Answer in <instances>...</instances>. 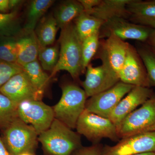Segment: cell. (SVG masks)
Returning <instances> with one entry per match:
<instances>
[{"label":"cell","mask_w":155,"mask_h":155,"mask_svg":"<svg viewBox=\"0 0 155 155\" xmlns=\"http://www.w3.org/2000/svg\"><path fill=\"white\" fill-rule=\"evenodd\" d=\"M61 89V99L53 107L55 119L75 129L78 119L85 110L87 97L83 89L74 84H67Z\"/></svg>","instance_id":"3957f363"},{"label":"cell","mask_w":155,"mask_h":155,"mask_svg":"<svg viewBox=\"0 0 155 155\" xmlns=\"http://www.w3.org/2000/svg\"><path fill=\"white\" fill-rule=\"evenodd\" d=\"M22 30L17 10L8 14L0 13V35L17 36Z\"/></svg>","instance_id":"d4e9b609"},{"label":"cell","mask_w":155,"mask_h":155,"mask_svg":"<svg viewBox=\"0 0 155 155\" xmlns=\"http://www.w3.org/2000/svg\"><path fill=\"white\" fill-rule=\"evenodd\" d=\"M129 45L127 42L111 35L107 38L100 40L95 57L100 59L102 64L112 69L119 76L125 61Z\"/></svg>","instance_id":"30bf717a"},{"label":"cell","mask_w":155,"mask_h":155,"mask_svg":"<svg viewBox=\"0 0 155 155\" xmlns=\"http://www.w3.org/2000/svg\"><path fill=\"white\" fill-rule=\"evenodd\" d=\"M60 56L58 64L50 75L51 78L60 71L69 72L74 80L83 73L81 44L73 22L61 29L60 39Z\"/></svg>","instance_id":"7a4b0ae2"},{"label":"cell","mask_w":155,"mask_h":155,"mask_svg":"<svg viewBox=\"0 0 155 155\" xmlns=\"http://www.w3.org/2000/svg\"><path fill=\"white\" fill-rule=\"evenodd\" d=\"M104 22L84 11L74 20L75 30L81 41L99 32Z\"/></svg>","instance_id":"ffe728a7"},{"label":"cell","mask_w":155,"mask_h":155,"mask_svg":"<svg viewBox=\"0 0 155 155\" xmlns=\"http://www.w3.org/2000/svg\"><path fill=\"white\" fill-rule=\"evenodd\" d=\"M18 118L34 127L38 135L47 130L54 119L53 107L41 101L28 100L17 106Z\"/></svg>","instance_id":"52a82bcc"},{"label":"cell","mask_w":155,"mask_h":155,"mask_svg":"<svg viewBox=\"0 0 155 155\" xmlns=\"http://www.w3.org/2000/svg\"><path fill=\"white\" fill-rule=\"evenodd\" d=\"M54 1L53 0H33L28 6L24 30H35L38 22Z\"/></svg>","instance_id":"7402d4cb"},{"label":"cell","mask_w":155,"mask_h":155,"mask_svg":"<svg viewBox=\"0 0 155 155\" xmlns=\"http://www.w3.org/2000/svg\"><path fill=\"white\" fill-rule=\"evenodd\" d=\"M0 92L17 105L28 100L41 101L44 93L35 87L24 70L11 78Z\"/></svg>","instance_id":"4fadbf2b"},{"label":"cell","mask_w":155,"mask_h":155,"mask_svg":"<svg viewBox=\"0 0 155 155\" xmlns=\"http://www.w3.org/2000/svg\"><path fill=\"white\" fill-rule=\"evenodd\" d=\"M2 131L3 142L11 155L35 153L38 135L31 125L18 118Z\"/></svg>","instance_id":"277c9868"},{"label":"cell","mask_w":155,"mask_h":155,"mask_svg":"<svg viewBox=\"0 0 155 155\" xmlns=\"http://www.w3.org/2000/svg\"><path fill=\"white\" fill-rule=\"evenodd\" d=\"M153 29L125 18L116 17L104 22L99 31V37L101 39L114 35L124 41L130 39L146 42Z\"/></svg>","instance_id":"ba28073f"},{"label":"cell","mask_w":155,"mask_h":155,"mask_svg":"<svg viewBox=\"0 0 155 155\" xmlns=\"http://www.w3.org/2000/svg\"><path fill=\"white\" fill-rule=\"evenodd\" d=\"M116 127L119 139L155 132V95L127 115Z\"/></svg>","instance_id":"5b68a950"},{"label":"cell","mask_w":155,"mask_h":155,"mask_svg":"<svg viewBox=\"0 0 155 155\" xmlns=\"http://www.w3.org/2000/svg\"><path fill=\"white\" fill-rule=\"evenodd\" d=\"M23 2L20 0H0V13L8 14L15 11Z\"/></svg>","instance_id":"1f68e13d"},{"label":"cell","mask_w":155,"mask_h":155,"mask_svg":"<svg viewBox=\"0 0 155 155\" xmlns=\"http://www.w3.org/2000/svg\"><path fill=\"white\" fill-rule=\"evenodd\" d=\"M17 36L0 35V60L17 63Z\"/></svg>","instance_id":"4316f807"},{"label":"cell","mask_w":155,"mask_h":155,"mask_svg":"<svg viewBox=\"0 0 155 155\" xmlns=\"http://www.w3.org/2000/svg\"><path fill=\"white\" fill-rule=\"evenodd\" d=\"M120 81L118 75L107 66L102 64L94 67L90 64L82 86L87 97L90 98L111 88Z\"/></svg>","instance_id":"8fae6325"},{"label":"cell","mask_w":155,"mask_h":155,"mask_svg":"<svg viewBox=\"0 0 155 155\" xmlns=\"http://www.w3.org/2000/svg\"><path fill=\"white\" fill-rule=\"evenodd\" d=\"M136 49L146 69L149 87H155V51L147 44Z\"/></svg>","instance_id":"484cf974"},{"label":"cell","mask_w":155,"mask_h":155,"mask_svg":"<svg viewBox=\"0 0 155 155\" xmlns=\"http://www.w3.org/2000/svg\"><path fill=\"white\" fill-rule=\"evenodd\" d=\"M38 140L44 155H71L83 147L81 135L56 119Z\"/></svg>","instance_id":"6da1fadb"},{"label":"cell","mask_w":155,"mask_h":155,"mask_svg":"<svg viewBox=\"0 0 155 155\" xmlns=\"http://www.w3.org/2000/svg\"><path fill=\"white\" fill-rule=\"evenodd\" d=\"M17 38V64L23 67L37 60L40 46L35 30L23 29Z\"/></svg>","instance_id":"2e32d148"},{"label":"cell","mask_w":155,"mask_h":155,"mask_svg":"<svg viewBox=\"0 0 155 155\" xmlns=\"http://www.w3.org/2000/svg\"><path fill=\"white\" fill-rule=\"evenodd\" d=\"M75 129L93 144H98L103 138L114 141L119 140L117 127L110 120L96 114L84 111L78 119Z\"/></svg>","instance_id":"8992f818"},{"label":"cell","mask_w":155,"mask_h":155,"mask_svg":"<svg viewBox=\"0 0 155 155\" xmlns=\"http://www.w3.org/2000/svg\"><path fill=\"white\" fill-rule=\"evenodd\" d=\"M17 106L0 92V130H5L18 118Z\"/></svg>","instance_id":"cb8c5ba5"},{"label":"cell","mask_w":155,"mask_h":155,"mask_svg":"<svg viewBox=\"0 0 155 155\" xmlns=\"http://www.w3.org/2000/svg\"><path fill=\"white\" fill-rule=\"evenodd\" d=\"M127 10L130 22L155 29V0H131Z\"/></svg>","instance_id":"e0dca14e"},{"label":"cell","mask_w":155,"mask_h":155,"mask_svg":"<svg viewBox=\"0 0 155 155\" xmlns=\"http://www.w3.org/2000/svg\"><path fill=\"white\" fill-rule=\"evenodd\" d=\"M99 31L94 34L82 41L81 56L83 73L86 71L87 67L95 57L99 45Z\"/></svg>","instance_id":"83f0119b"},{"label":"cell","mask_w":155,"mask_h":155,"mask_svg":"<svg viewBox=\"0 0 155 155\" xmlns=\"http://www.w3.org/2000/svg\"><path fill=\"white\" fill-rule=\"evenodd\" d=\"M134 87L120 81L111 88L87 100L85 110L108 119L119 102Z\"/></svg>","instance_id":"9c48e42d"},{"label":"cell","mask_w":155,"mask_h":155,"mask_svg":"<svg viewBox=\"0 0 155 155\" xmlns=\"http://www.w3.org/2000/svg\"><path fill=\"white\" fill-rule=\"evenodd\" d=\"M42 19L35 32L40 47H45L54 43L59 27L53 15H48Z\"/></svg>","instance_id":"44dd1931"},{"label":"cell","mask_w":155,"mask_h":155,"mask_svg":"<svg viewBox=\"0 0 155 155\" xmlns=\"http://www.w3.org/2000/svg\"><path fill=\"white\" fill-rule=\"evenodd\" d=\"M84 11L83 7L78 1H65L59 6L54 14L59 28H64Z\"/></svg>","instance_id":"d6986e66"},{"label":"cell","mask_w":155,"mask_h":155,"mask_svg":"<svg viewBox=\"0 0 155 155\" xmlns=\"http://www.w3.org/2000/svg\"><path fill=\"white\" fill-rule=\"evenodd\" d=\"M23 71V67L17 63L0 60V88L13 76Z\"/></svg>","instance_id":"f546056e"},{"label":"cell","mask_w":155,"mask_h":155,"mask_svg":"<svg viewBox=\"0 0 155 155\" xmlns=\"http://www.w3.org/2000/svg\"><path fill=\"white\" fill-rule=\"evenodd\" d=\"M22 67L35 87L44 92L51 78L45 72L38 60L26 64Z\"/></svg>","instance_id":"603a6c76"},{"label":"cell","mask_w":155,"mask_h":155,"mask_svg":"<svg viewBox=\"0 0 155 155\" xmlns=\"http://www.w3.org/2000/svg\"><path fill=\"white\" fill-rule=\"evenodd\" d=\"M101 0H78L84 12H88L99 5Z\"/></svg>","instance_id":"d6a6232c"},{"label":"cell","mask_w":155,"mask_h":155,"mask_svg":"<svg viewBox=\"0 0 155 155\" xmlns=\"http://www.w3.org/2000/svg\"><path fill=\"white\" fill-rule=\"evenodd\" d=\"M19 155H35V153H33L27 152L22 153Z\"/></svg>","instance_id":"8d00e7d4"},{"label":"cell","mask_w":155,"mask_h":155,"mask_svg":"<svg viewBox=\"0 0 155 155\" xmlns=\"http://www.w3.org/2000/svg\"><path fill=\"white\" fill-rule=\"evenodd\" d=\"M119 76L120 81L126 84L150 87L146 69L143 62L137 49L130 44Z\"/></svg>","instance_id":"5bb4252c"},{"label":"cell","mask_w":155,"mask_h":155,"mask_svg":"<svg viewBox=\"0 0 155 155\" xmlns=\"http://www.w3.org/2000/svg\"><path fill=\"white\" fill-rule=\"evenodd\" d=\"M146 43L151 48L155 51V29H153L152 32L151 34L148 39L146 42Z\"/></svg>","instance_id":"836d02e7"},{"label":"cell","mask_w":155,"mask_h":155,"mask_svg":"<svg viewBox=\"0 0 155 155\" xmlns=\"http://www.w3.org/2000/svg\"><path fill=\"white\" fill-rule=\"evenodd\" d=\"M0 155H12L8 151L3 142L2 137H0Z\"/></svg>","instance_id":"e575fe53"},{"label":"cell","mask_w":155,"mask_h":155,"mask_svg":"<svg viewBox=\"0 0 155 155\" xmlns=\"http://www.w3.org/2000/svg\"><path fill=\"white\" fill-rule=\"evenodd\" d=\"M131 1V0H101L98 5L92 11L86 13L104 22L116 17L128 19L129 14L127 5Z\"/></svg>","instance_id":"ac0fdd59"},{"label":"cell","mask_w":155,"mask_h":155,"mask_svg":"<svg viewBox=\"0 0 155 155\" xmlns=\"http://www.w3.org/2000/svg\"><path fill=\"white\" fill-rule=\"evenodd\" d=\"M133 155H155V151L139 153Z\"/></svg>","instance_id":"d590c367"},{"label":"cell","mask_w":155,"mask_h":155,"mask_svg":"<svg viewBox=\"0 0 155 155\" xmlns=\"http://www.w3.org/2000/svg\"><path fill=\"white\" fill-rule=\"evenodd\" d=\"M153 151H155V132H149L121 139L113 146H105L101 155H133Z\"/></svg>","instance_id":"7c38bea8"},{"label":"cell","mask_w":155,"mask_h":155,"mask_svg":"<svg viewBox=\"0 0 155 155\" xmlns=\"http://www.w3.org/2000/svg\"><path fill=\"white\" fill-rule=\"evenodd\" d=\"M60 49L57 46L40 48L38 58L42 69L52 72L59 61Z\"/></svg>","instance_id":"f1b7e54d"},{"label":"cell","mask_w":155,"mask_h":155,"mask_svg":"<svg viewBox=\"0 0 155 155\" xmlns=\"http://www.w3.org/2000/svg\"><path fill=\"white\" fill-rule=\"evenodd\" d=\"M154 95L150 87L134 86L119 102L108 119L117 127L127 115Z\"/></svg>","instance_id":"9a60e30c"},{"label":"cell","mask_w":155,"mask_h":155,"mask_svg":"<svg viewBox=\"0 0 155 155\" xmlns=\"http://www.w3.org/2000/svg\"><path fill=\"white\" fill-rule=\"evenodd\" d=\"M103 147L99 144H93L89 147H82L71 155H101Z\"/></svg>","instance_id":"4dcf8cb0"}]
</instances>
